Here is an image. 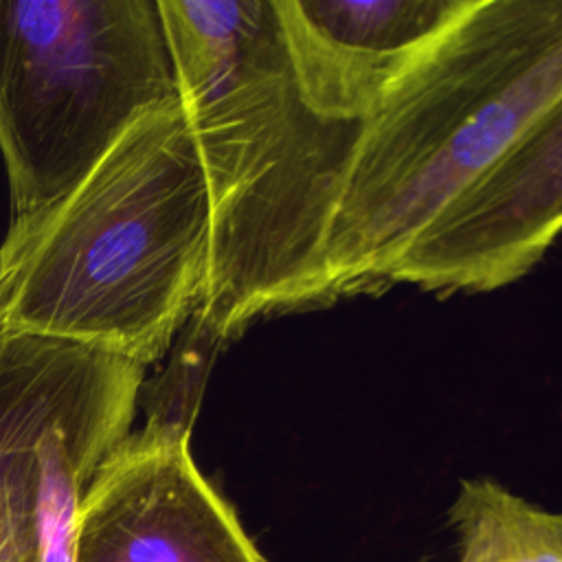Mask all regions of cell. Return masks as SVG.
<instances>
[{
    "mask_svg": "<svg viewBox=\"0 0 562 562\" xmlns=\"http://www.w3.org/2000/svg\"><path fill=\"white\" fill-rule=\"evenodd\" d=\"M209 200V259L193 334L321 305V257L360 125L299 97L272 0H156Z\"/></svg>",
    "mask_w": 562,
    "mask_h": 562,
    "instance_id": "6da1fadb",
    "label": "cell"
},
{
    "mask_svg": "<svg viewBox=\"0 0 562 562\" xmlns=\"http://www.w3.org/2000/svg\"><path fill=\"white\" fill-rule=\"evenodd\" d=\"M209 200L178 97L140 114L59 200L11 217L0 329L156 364L204 294Z\"/></svg>",
    "mask_w": 562,
    "mask_h": 562,
    "instance_id": "7a4b0ae2",
    "label": "cell"
},
{
    "mask_svg": "<svg viewBox=\"0 0 562 562\" xmlns=\"http://www.w3.org/2000/svg\"><path fill=\"white\" fill-rule=\"evenodd\" d=\"M562 94V0H470L360 123L321 305L391 285L419 233Z\"/></svg>",
    "mask_w": 562,
    "mask_h": 562,
    "instance_id": "3957f363",
    "label": "cell"
},
{
    "mask_svg": "<svg viewBox=\"0 0 562 562\" xmlns=\"http://www.w3.org/2000/svg\"><path fill=\"white\" fill-rule=\"evenodd\" d=\"M176 99L156 0H0V156L11 217L66 195Z\"/></svg>",
    "mask_w": 562,
    "mask_h": 562,
    "instance_id": "277c9868",
    "label": "cell"
},
{
    "mask_svg": "<svg viewBox=\"0 0 562 562\" xmlns=\"http://www.w3.org/2000/svg\"><path fill=\"white\" fill-rule=\"evenodd\" d=\"M143 384L134 362L0 329V562H46Z\"/></svg>",
    "mask_w": 562,
    "mask_h": 562,
    "instance_id": "5b68a950",
    "label": "cell"
},
{
    "mask_svg": "<svg viewBox=\"0 0 562 562\" xmlns=\"http://www.w3.org/2000/svg\"><path fill=\"white\" fill-rule=\"evenodd\" d=\"M191 411L154 404L105 454L79 501L72 562H263L193 461Z\"/></svg>",
    "mask_w": 562,
    "mask_h": 562,
    "instance_id": "8992f818",
    "label": "cell"
},
{
    "mask_svg": "<svg viewBox=\"0 0 562 562\" xmlns=\"http://www.w3.org/2000/svg\"><path fill=\"white\" fill-rule=\"evenodd\" d=\"M562 233V94L408 246L393 283L490 292L518 281Z\"/></svg>",
    "mask_w": 562,
    "mask_h": 562,
    "instance_id": "52a82bcc",
    "label": "cell"
},
{
    "mask_svg": "<svg viewBox=\"0 0 562 562\" xmlns=\"http://www.w3.org/2000/svg\"><path fill=\"white\" fill-rule=\"evenodd\" d=\"M470 0H272L301 101L340 125L386 90Z\"/></svg>",
    "mask_w": 562,
    "mask_h": 562,
    "instance_id": "ba28073f",
    "label": "cell"
},
{
    "mask_svg": "<svg viewBox=\"0 0 562 562\" xmlns=\"http://www.w3.org/2000/svg\"><path fill=\"white\" fill-rule=\"evenodd\" d=\"M457 562H562V512L542 509L492 479H465L448 507Z\"/></svg>",
    "mask_w": 562,
    "mask_h": 562,
    "instance_id": "9c48e42d",
    "label": "cell"
}]
</instances>
